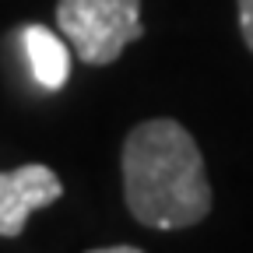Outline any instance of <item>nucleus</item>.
<instances>
[{
	"label": "nucleus",
	"instance_id": "1",
	"mask_svg": "<svg viewBox=\"0 0 253 253\" xmlns=\"http://www.w3.org/2000/svg\"><path fill=\"white\" fill-rule=\"evenodd\" d=\"M123 197L148 229H190L211 211L204 155L176 120H144L123 141Z\"/></svg>",
	"mask_w": 253,
	"mask_h": 253
},
{
	"label": "nucleus",
	"instance_id": "2",
	"mask_svg": "<svg viewBox=\"0 0 253 253\" xmlns=\"http://www.w3.org/2000/svg\"><path fill=\"white\" fill-rule=\"evenodd\" d=\"M56 28L84 63L106 67L144 36L141 0H60Z\"/></svg>",
	"mask_w": 253,
	"mask_h": 253
},
{
	"label": "nucleus",
	"instance_id": "3",
	"mask_svg": "<svg viewBox=\"0 0 253 253\" xmlns=\"http://www.w3.org/2000/svg\"><path fill=\"white\" fill-rule=\"evenodd\" d=\"M60 194H63L60 176L42 162L0 172V236L18 239L28 214L39 211V208L56 204Z\"/></svg>",
	"mask_w": 253,
	"mask_h": 253
},
{
	"label": "nucleus",
	"instance_id": "4",
	"mask_svg": "<svg viewBox=\"0 0 253 253\" xmlns=\"http://www.w3.org/2000/svg\"><path fill=\"white\" fill-rule=\"evenodd\" d=\"M21 42H25V56L32 63V78H36L46 91H56V88L67 84L71 53L46 25H28L21 32Z\"/></svg>",
	"mask_w": 253,
	"mask_h": 253
},
{
	"label": "nucleus",
	"instance_id": "5",
	"mask_svg": "<svg viewBox=\"0 0 253 253\" xmlns=\"http://www.w3.org/2000/svg\"><path fill=\"white\" fill-rule=\"evenodd\" d=\"M239 28H243V39L253 53V0H239Z\"/></svg>",
	"mask_w": 253,
	"mask_h": 253
},
{
	"label": "nucleus",
	"instance_id": "6",
	"mask_svg": "<svg viewBox=\"0 0 253 253\" xmlns=\"http://www.w3.org/2000/svg\"><path fill=\"white\" fill-rule=\"evenodd\" d=\"M95 253H141V246H99Z\"/></svg>",
	"mask_w": 253,
	"mask_h": 253
}]
</instances>
